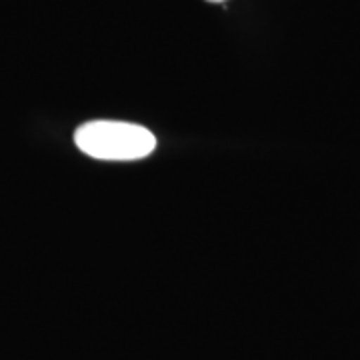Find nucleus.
<instances>
[{
    "label": "nucleus",
    "mask_w": 360,
    "mask_h": 360,
    "mask_svg": "<svg viewBox=\"0 0 360 360\" xmlns=\"http://www.w3.org/2000/svg\"><path fill=\"white\" fill-rule=\"evenodd\" d=\"M77 146L96 160H141L155 153V134L141 124L120 120H92L75 132Z\"/></svg>",
    "instance_id": "nucleus-1"
},
{
    "label": "nucleus",
    "mask_w": 360,
    "mask_h": 360,
    "mask_svg": "<svg viewBox=\"0 0 360 360\" xmlns=\"http://www.w3.org/2000/svg\"><path fill=\"white\" fill-rule=\"evenodd\" d=\"M208 2H226V0H208Z\"/></svg>",
    "instance_id": "nucleus-2"
}]
</instances>
